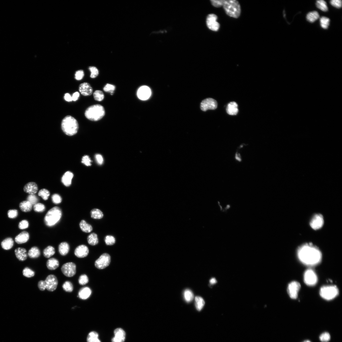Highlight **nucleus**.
Masks as SVG:
<instances>
[{"mask_svg":"<svg viewBox=\"0 0 342 342\" xmlns=\"http://www.w3.org/2000/svg\"><path fill=\"white\" fill-rule=\"evenodd\" d=\"M297 254L300 261L309 266L318 265L322 258V254L319 248L311 243H307L300 246Z\"/></svg>","mask_w":342,"mask_h":342,"instance_id":"obj_1","label":"nucleus"},{"mask_svg":"<svg viewBox=\"0 0 342 342\" xmlns=\"http://www.w3.org/2000/svg\"><path fill=\"white\" fill-rule=\"evenodd\" d=\"M61 127L64 132L69 136H72L76 134L79 129L77 120L70 115L66 116L63 120Z\"/></svg>","mask_w":342,"mask_h":342,"instance_id":"obj_2","label":"nucleus"},{"mask_svg":"<svg viewBox=\"0 0 342 342\" xmlns=\"http://www.w3.org/2000/svg\"><path fill=\"white\" fill-rule=\"evenodd\" d=\"M105 113L104 107L101 105L96 104L88 107L85 112V115L88 120L97 121L102 119Z\"/></svg>","mask_w":342,"mask_h":342,"instance_id":"obj_3","label":"nucleus"},{"mask_svg":"<svg viewBox=\"0 0 342 342\" xmlns=\"http://www.w3.org/2000/svg\"><path fill=\"white\" fill-rule=\"evenodd\" d=\"M223 6L225 13L229 16L237 18L240 16L241 6L236 0H224Z\"/></svg>","mask_w":342,"mask_h":342,"instance_id":"obj_4","label":"nucleus"},{"mask_svg":"<svg viewBox=\"0 0 342 342\" xmlns=\"http://www.w3.org/2000/svg\"><path fill=\"white\" fill-rule=\"evenodd\" d=\"M62 216V211L59 207H55L50 210L46 215L44 222L47 226H54L60 220Z\"/></svg>","mask_w":342,"mask_h":342,"instance_id":"obj_5","label":"nucleus"},{"mask_svg":"<svg viewBox=\"0 0 342 342\" xmlns=\"http://www.w3.org/2000/svg\"><path fill=\"white\" fill-rule=\"evenodd\" d=\"M339 291L337 287L334 285L324 286L321 287L320 295L324 299L327 301L332 300L339 295Z\"/></svg>","mask_w":342,"mask_h":342,"instance_id":"obj_6","label":"nucleus"},{"mask_svg":"<svg viewBox=\"0 0 342 342\" xmlns=\"http://www.w3.org/2000/svg\"><path fill=\"white\" fill-rule=\"evenodd\" d=\"M304 280L305 284L308 286L315 285L318 281V278L316 273L311 269L307 270L305 272Z\"/></svg>","mask_w":342,"mask_h":342,"instance_id":"obj_7","label":"nucleus"},{"mask_svg":"<svg viewBox=\"0 0 342 342\" xmlns=\"http://www.w3.org/2000/svg\"><path fill=\"white\" fill-rule=\"evenodd\" d=\"M111 262L110 255L105 253L101 255L95 262V265L97 268L100 269H104L107 267Z\"/></svg>","mask_w":342,"mask_h":342,"instance_id":"obj_8","label":"nucleus"},{"mask_svg":"<svg viewBox=\"0 0 342 342\" xmlns=\"http://www.w3.org/2000/svg\"><path fill=\"white\" fill-rule=\"evenodd\" d=\"M77 266L72 262H68L63 265L61 268V271L63 274L68 277H71L76 275Z\"/></svg>","mask_w":342,"mask_h":342,"instance_id":"obj_9","label":"nucleus"},{"mask_svg":"<svg viewBox=\"0 0 342 342\" xmlns=\"http://www.w3.org/2000/svg\"><path fill=\"white\" fill-rule=\"evenodd\" d=\"M300 284L297 281H293L289 284L287 287V292L290 298L295 299L298 297V293L301 288Z\"/></svg>","mask_w":342,"mask_h":342,"instance_id":"obj_10","label":"nucleus"},{"mask_svg":"<svg viewBox=\"0 0 342 342\" xmlns=\"http://www.w3.org/2000/svg\"><path fill=\"white\" fill-rule=\"evenodd\" d=\"M324 220L323 216L320 214H316L312 217L310 222L311 228L314 230L321 229L323 226Z\"/></svg>","mask_w":342,"mask_h":342,"instance_id":"obj_11","label":"nucleus"},{"mask_svg":"<svg viewBox=\"0 0 342 342\" xmlns=\"http://www.w3.org/2000/svg\"><path fill=\"white\" fill-rule=\"evenodd\" d=\"M218 17L213 14L209 15L206 19V24L208 28L212 31H216L220 28V25L217 21Z\"/></svg>","mask_w":342,"mask_h":342,"instance_id":"obj_12","label":"nucleus"},{"mask_svg":"<svg viewBox=\"0 0 342 342\" xmlns=\"http://www.w3.org/2000/svg\"><path fill=\"white\" fill-rule=\"evenodd\" d=\"M46 289L50 291H53L57 288L58 280L57 277L54 275H50L46 278L45 281Z\"/></svg>","mask_w":342,"mask_h":342,"instance_id":"obj_13","label":"nucleus"},{"mask_svg":"<svg viewBox=\"0 0 342 342\" xmlns=\"http://www.w3.org/2000/svg\"><path fill=\"white\" fill-rule=\"evenodd\" d=\"M217 107V103L214 99L211 98L203 100L201 104V108L203 111L208 110H214Z\"/></svg>","mask_w":342,"mask_h":342,"instance_id":"obj_14","label":"nucleus"},{"mask_svg":"<svg viewBox=\"0 0 342 342\" xmlns=\"http://www.w3.org/2000/svg\"><path fill=\"white\" fill-rule=\"evenodd\" d=\"M152 92L150 88L148 86L141 87L138 90L137 95L138 98L142 100H148L151 96Z\"/></svg>","mask_w":342,"mask_h":342,"instance_id":"obj_15","label":"nucleus"},{"mask_svg":"<svg viewBox=\"0 0 342 342\" xmlns=\"http://www.w3.org/2000/svg\"><path fill=\"white\" fill-rule=\"evenodd\" d=\"M89 252L88 248L85 245H82L78 246L74 251V255L79 258H84L87 257Z\"/></svg>","mask_w":342,"mask_h":342,"instance_id":"obj_16","label":"nucleus"},{"mask_svg":"<svg viewBox=\"0 0 342 342\" xmlns=\"http://www.w3.org/2000/svg\"><path fill=\"white\" fill-rule=\"evenodd\" d=\"M114 337L112 340V342H124L126 338L125 331L121 328H117L114 331Z\"/></svg>","mask_w":342,"mask_h":342,"instance_id":"obj_17","label":"nucleus"},{"mask_svg":"<svg viewBox=\"0 0 342 342\" xmlns=\"http://www.w3.org/2000/svg\"><path fill=\"white\" fill-rule=\"evenodd\" d=\"M79 90L81 94L85 96L91 95L93 92L92 87L89 84L87 83L81 84L79 86Z\"/></svg>","mask_w":342,"mask_h":342,"instance_id":"obj_18","label":"nucleus"},{"mask_svg":"<svg viewBox=\"0 0 342 342\" xmlns=\"http://www.w3.org/2000/svg\"><path fill=\"white\" fill-rule=\"evenodd\" d=\"M38 190L37 184L34 182H29L27 183L24 187V190L26 193L30 195H34L36 193Z\"/></svg>","mask_w":342,"mask_h":342,"instance_id":"obj_19","label":"nucleus"},{"mask_svg":"<svg viewBox=\"0 0 342 342\" xmlns=\"http://www.w3.org/2000/svg\"><path fill=\"white\" fill-rule=\"evenodd\" d=\"M91 293L92 291L90 288L84 287L79 291L77 297L82 300H86L90 296Z\"/></svg>","mask_w":342,"mask_h":342,"instance_id":"obj_20","label":"nucleus"},{"mask_svg":"<svg viewBox=\"0 0 342 342\" xmlns=\"http://www.w3.org/2000/svg\"><path fill=\"white\" fill-rule=\"evenodd\" d=\"M29 238V235L28 232L24 231L20 233L15 238L16 242L18 244H21L26 242Z\"/></svg>","mask_w":342,"mask_h":342,"instance_id":"obj_21","label":"nucleus"},{"mask_svg":"<svg viewBox=\"0 0 342 342\" xmlns=\"http://www.w3.org/2000/svg\"><path fill=\"white\" fill-rule=\"evenodd\" d=\"M15 252L17 258L20 261L26 260L28 257L26 250L24 248H17L15 250Z\"/></svg>","mask_w":342,"mask_h":342,"instance_id":"obj_22","label":"nucleus"},{"mask_svg":"<svg viewBox=\"0 0 342 342\" xmlns=\"http://www.w3.org/2000/svg\"><path fill=\"white\" fill-rule=\"evenodd\" d=\"M74 176L73 173L70 171L66 172L63 176L61 179V182L66 187L71 186L72 180Z\"/></svg>","mask_w":342,"mask_h":342,"instance_id":"obj_23","label":"nucleus"},{"mask_svg":"<svg viewBox=\"0 0 342 342\" xmlns=\"http://www.w3.org/2000/svg\"><path fill=\"white\" fill-rule=\"evenodd\" d=\"M226 111L227 113L231 115H235L238 112V105L236 102H231L227 106Z\"/></svg>","mask_w":342,"mask_h":342,"instance_id":"obj_24","label":"nucleus"},{"mask_svg":"<svg viewBox=\"0 0 342 342\" xmlns=\"http://www.w3.org/2000/svg\"><path fill=\"white\" fill-rule=\"evenodd\" d=\"M46 265L48 269L51 270H55L59 267V263L57 259L52 258L48 260Z\"/></svg>","mask_w":342,"mask_h":342,"instance_id":"obj_25","label":"nucleus"},{"mask_svg":"<svg viewBox=\"0 0 342 342\" xmlns=\"http://www.w3.org/2000/svg\"><path fill=\"white\" fill-rule=\"evenodd\" d=\"M70 249V245L66 242L61 243L59 245V252L62 256H64L67 255L69 252Z\"/></svg>","mask_w":342,"mask_h":342,"instance_id":"obj_26","label":"nucleus"},{"mask_svg":"<svg viewBox=\"0 0 342 342\" xmlns=\"http://www.w3.org/2000/svg\"><path fill=\"white\" fill-rule=\"evenodd\" d=\"M14 244L13 239L11 238H8L4 239L2 242L1 245L3 249L6 250H9L12 247Z\"/></svg>","mask_w":342,"mask_h":342,"instance_id":"obj_27","label":"nucleus"},{"mask_svg":"<svg viewBox=\"0 0 342 342\" xmlns=\"http://www.w3.org/2000/svg\"><path fill=\"white\" fill-rule=\"evenodd\" d=\"M32 204L28 201H24L20 202L19 208L22 211L25 212H30L32 209Z\"/></svg>","mask_w":342,"mask_h":342,"instance_id":"obj_28","label":"nucleus"},{"mask_svg":"<svg viewBox=\"0 0 342 342\" xmlns=\"http://www.w3.org/2000/svg\"><path fill=\"white\" fill-rule=\"evenodd\" d=\"M80 227L81 230L86 233H90L93 230L92 225L87 224L85 220L81 221L80 223Z\"/></svg>","mask_w":342,"mask_h":342,"instance_id":"obj_29","label":"nucleus"},{"mask_svg":"<svg viewBox=\"0 0 342 342\" xmlns=\"http://www.w3.org/2000/svg\"><path fill=\"white\" fill-rule=\"evenodd\" d=\"M320 17L317 11H313L307 14L306 18L308 21L313 23L316 21Z\"/></svg>","mask_w":342,"mask_h":342,"instance_id":"obj_30","label":"nucleus"},{"mask_svg":"<svg viewBox=\"0 0 342 342\" xmlns=\"http://www.w3.org/2000/svg\"><path fill=\"white\" fill-rule=\"evenodd\" d=\"M40 254V252L39 248L36 247H33L29 250L28 255L31 258H35L39 257Z\"/></svg>","mask_w":342,"mask_h":342,"instance_id":"obj_31","label":"nucleus"},{"mask_svg":"<svg viewBox=\"0 0 342 342\" xmlns=\"http://www.w3.org/2000/svg\"><path fill=\"white\" fill-rule=\"evenodd\" d=\"M88 243L92 245H95L99 243L98 236L95 233H92L89 235L87 238Z\"/></svg>","mask_w":342,"mask_h":342,"instance_id":"obj_32","label":"nucleus"},{"mask_svg":"<svg viewBox=\"0 0 342 342\" xmlns=\"http://www.w3.org/2000/svg\"><path fill=\"white\" fill-rule=\"evenodd\" d=\"M87 342H101L99 338V334L96 332L92 331L88 334Z\"/></svg>","mask_w":342,"mask_h":342,"instance_id":"obj_33","label":"nucleus"},{"mask_svg":"<svg viewBox=\"0 0 342 342\" xmlns=\"http://www.w3.org/2000/svg\"><path fill=\"white\" fill-rule=\"evenodd\" d=\"M90 214L92 218L96 219H100L104 217V214L102 212L97 209H92L90 212Z\"/></svg>","mask_w":342,"mask_h":342,"instance_id":"obj_34","label":"nucleus"},{"mask_svg":"<svg viewBox=\"0 0 342 342\" xmlns=\"http://www.w3.org/2000/svg\"><path fill=\"white\" fill-rule=\"evenodd\" d=\"M55 253V249L51 246H48L44 250L43 252L44 257L47 258H50Z\"/></svg>","mask_w":342,"mask_h":342,"instance_id":"obj_35","label":"nucleus"},{"mask_svg":"<svg viewBox=\"0 0 342 342\" xmlns=\"http://www.w3.org/2000/svg\"><path fill=\"white\" fill-rule=\"evenodd\" d=\"M205 304L203 299L200 297H196L195 298V305L196 309L199 311H201Z\"/></svg>","mask_w":342,"mask_h":342,"instance_id":"obj_36","label":"nucleus"},{"mask_svg":"<svg viewBox=\"0 0 342 342\" xmlns=\"http://www.w3.org/2000/svg\"><path fill=\"white\" fill-rule=\"evenodd\" d=\"M316 5L317 7L321 10L324 12L328 11V8L327 3L323 0H319L317 1Z\"/></svg>","mask_w":342,"mask_h":342,"instance_id":"obj_37","label":"nucleus"},{"mask_svg":"<svg viewBox=\"0 0 342 342\" xmlns=\"http://www.w3.org/2000/svg\"><path fill=\"white\" fill-rule=\"evenodd\" d=\"M330 20L329 18L325 17H321L320 19L321 26L324 29H327L330 25Z\"/></svg>","mask_w":342,"mask_h":342,"instance_id":"obj_38","label":"nucleus"},{"mask_svg":"<svg viewBox=\"0 0 342 342\" xmlns=\"http://www.w3.org/2000/svg\"><path fill=\"white\" fill-rule=\"evenodd\" d=\"M184 297L186 301L187 302H189L193 299L194 295L192 291L189 290L187 289L185 290L184 292Z\"/></svg>","mask_w":342,"mask_h":342,"instance_id":"obj_39","label":"nucleus"},{"mask_svg":"<svg viewBox=\"0 0 342 342\" xmlns=\"http://www.w3.org/2000/svg\"><path fill=\"white\" fill-rule=\"evenodd\" d=\"M50 195L49 191L46 189L40 190L38 192V195L41 197L44 200H47L48 199Z\"/></svg>","mask_w":342,"mask_h":342,"instance_id":"obj_40","label":"nucleus"},{"mask_svg":"<svg viewBox=\"0 0 342 342\" xmlns=\"http://www.w3.org/2000/svg\"><path fill=\"white\" fill-rule=\"evenodd\" d=\"M62 287L64 291L68 292H72L74 289L72 284L69 281L65 282L63 285Z\"/></svg>","mask_w":342,"mask_h":342,"instance_id":"obj_41","label":"nucleus"},{"mask_svg":"<svg viewBox=\"0 0 342 342\" xmlns=\"http://www.w3.org/2000/svg\"><path fill=\"white\" fill-rule=\"evenodd\" d=\"M93 95L95 100L98 101H102L104 98L103 92L100 90L95 91Z\"/></svg>","mask_w":342,"mask_h":342,"instance_id":"obj_42","label":"nucleus"},{"mask_svg":"<svg viewBox=\"0 0 342 342\" xmlns=\"http://www.w3.org/2000/svg\"><path fill=\"white\" fill-rule=\"evenodd\" d=\"M330 339V335L329 333L327 332H325L321 334L319 337L320 340L322 342H329Z\"/></svg>","mask_w":342,"mask_h":342,"instance_id":"obj_43","label":"nucleus"},{"mask_svg":"<svg viewBox=\"0 0 342 342\" xmlns=\"http://www.w3.org/2000/svg\"><path fill=\"white\" fill-rule=\"evenodd\" d=\"M33 209L37 212H43L45 209L44 205L41 203H38L34 205Z\"/></svg>","mask_w":342,"mask_h":342,"instance_id":"obj_44","label":"nucleus"},{"mask_svg":"<svg viewBox=\"0 0 342 342\" xmlns=\"http://www.w3.org/2000/svg\"><path fill=\"white\" fill-rule=\"evenodd\" d=\"M24 276L27 278L33 277L35 275V273L28 268H25L23 271Z\"/></svg>","mask_w":342,"mask_h":342,"instance_id":"obj_45","label":"nucleus"},{"mask_svg":"<svg viewBox=\"0 0 342 342\" xmlns=\"http://www.w3.org/2000/svg\"><path fill=\"white\" fill-rule=\"evenodd\" d=\"M88 278L86 275H81L78 279L79 283L81 285H85L88 283Z\"/></svg>","mask_w":342,"mask_h":342,"instance_id":"obj_46","label":"nucleus"},{"mask_svg":"<svg viewBox=\"0 0 342 342\" xmlns=\"http://www.w3.org/2000/svg\"><path fill=\"white\" fill-rule=\"evenodd\" d=\"M27 201L29 202L32 205L38 203L39 199L35 195H30L27 198Z\"/></svg>","mask_w":342,"mask_h":342,"instance_id":"obj_47","label":"nucleus"},{"mask_svg":"<svg viewBox=\"0 0 342 342\" xmlns=\"http://www.w3.org/2000/svg\"><path fill=\"white\" fill-rule=\"evenodd\" d=\"M105 241L107 245H111L115 244V239L113 236L107 235L105 238Z\"/></svg>","mask_w":342,"mask_h":342,"instance_id":"obj_48","label":"nucleus"},{"mask_svg":"<svg viewBox=\"0 0 342 342\" xmlns=\"http://www.w3.org/2000/svg\"><path fill=\"white\" fill-rule=\"evenodd\" d=\"M89 69L91 72L90 77L92 78L97 77L99 74V72L97 68L94 67H90Z\"/></svg>","mask_w":342,"mask_h":342,"instance_id":"obj_49","label":"nucleus"},{"mask_svg":"<svg viewBox=\"0 0 342 342\" xmlns=\"http://www.w3.org/2000/svg\"><path fill=\"white\" fill-rule=\"evenodd\" d=\"M115 89V87L114 85L107 84L104 87V90L106 92L110 93L111 94L113 95Z\"/></svg>","mask_w":342,"mask_h":342,"instance_id":"obj_50","label":"nucleus"},{"mask_svg":"<svg viewBox=\"0 0 342 342\" xmlns=\"http://www.w3.org/2000/svg\"><path fill=\"white\" fill-rule=\"evenodd\" d=\"M52 200L53 203L55 204L60 203L62 202V198L58 194H55L52 196Z\"/></svg>","mask_w":342,"mask_h":342,"instance_id":"obj_51","label":"nucleus"},{"mask_svg":"<svg viewBox=\"0 0 342 342\" xmlns=\"http://www.w3.org/2000/svg\"><path fill=\"white\" fill-rule=\"evenodd\" d=\"M92 162L90 157L87 155L84 156L82 159L81 163L87 166H91Z\"/></svg>","mask_w":342,"mask_h":342,"instance_id":"obj_52","label":"nucleus"},{"mask_svg":"<svg viewBox=\"0 0 342 342\" xmlns=\"http://www.w3.org/2000/svg\"><path fill=\"white\" fill-rule=\"evenodd\" d=\"M210 2L212 5L215 7L218 8L223 6L224 0H212Z\"/></svg>","mask_w":342,"mask_h":342,"instance_id":"obj_53","label":"nucleus"},{"mask_svg":"<svg viewBox=\"0 0 342 342\" xmlns=\"http://www.w3.org/2000/svg\"><path fill=\"white\" fill-rule=\"evenodd\" d=\"M84 76V71L82 70H79L75 73V78L77 80H81L83 79Z\"/></svg>","mask_w":342,"mask_h":342,"instance_id":"obj_54","label":"nucleus"},{"mask_svg":"<svg viewBox=\"0 0 342 342\" xmlns=\"http://www.w3.org/2000/svg\"><path fill=\"white\" fill-rule=\"evenodd\" d=\"M29 227V222L26 220H23L20 222L18 225V228L21 229H24Z\"/></svg>","mask_w":342,"mask_h":342,"instance_id":"obj_55","label":"nucleus"},{"mask_svg":"<svg viewBox=\"0 0 342 342\" xmlns=\"http://www.w3.org/2000/svg\"><path fill=\"white\" fill-rule=\"evenodd\" d=\"M8 217L12 219L15 218L18 215V211L16 209L10 210L8 212Z\"/></svg>","mask_w":342,"mask_h":342,"instance_id":"obj_56","label":"nucleus"},{"mask_svg":"<svg viewBox=\"0 0 342 342\" xmlns=\"http://www.w3.org/2000/svg\"><path fill=\"white\" fill-rule=\"evenodd\" d=\"M330 3L333 6L337 8H340L342 6V1L340 0H332Z\"/></svg>","mask_w":342,"mask_h":342,"instance_id":"obj_57","label":"nucleus"},{"mask_svg":"<svg viewBox=\"0 0 342 342\" xmlns=\"http://www.w3.org/2000/svg\"><path fill=\"white\" fill-rule=\"evenodd\" d=\"M38 286L41 291H44L46 289V284L45 281L41 280L38 284Z\"/></svg>","mask_w":342,"mask_h":342,"instance_id":"obj_58","label":"nucleus"},{"mask_svg":"<svg viewBox=\"0 0 342 342\" xmlns=\"http://www.w3.org/2000/svg\"><path fill=\"white\" fill-rule=\"evenodd\" d=\"M95 158L99 165H102L103 163H104V159L101 155L99 154L96 155Z\"/></svg>","mask_w":342,"mask_h":342,"instance_id":"obj_59","label":"nucleus"},{"mask_svg":"<svg viewBox=\"0 0 342 342\" xmlns=\"http://www.w3.org/2000/svg\"><path fill=\"white\" fill-rule=\"evenodd\" d=\"M64 98L65 100L67 102H71L73 100L72 97L70 94L68 93H66L65 94Z\"/></svg>","mask_w":342,"mask_h":342,"instance_id":"obj_60","label":"nucleus"},{"mask_svg":"<svg viewBox=\"0 0 342 342\" xmlns=\"http://www.w3.org/2000/svg\"><path fill=\"white\" fill-rule=\"evenodd\" d=\"M80 94L78 92H76L73 94L72 97V100L74 101H76L78 99L79 97Z\"/></svg>","mask_w":342,"mask_h":342,"instance_id":"obj_61","label":"nucleus"},{"mask_svg":"<svg viewBox=\"0 0 342 342\" xmlns=\"http://www.w3.org/2000/svg\"><path fill=\"white\" fill-rule=\"evenodd\" d=\"M210 282L211 284H214L216 283L217 281L215 278H212L210 280Z\"/></svg>","mask_w":342,"mask_h":342,"instance_id":"obj_62","label":"nucleus"},{"mask_svg":"<svg viewBox=\"0 0 342 342\" xmlns=\"http://www.w3.org/2000/svg\"><path fill=\"white\" fill-rule=\"evenodd\" d=\"M303 342H311V341L309 340H306L304 341Z\"/></svg>","mask_w":342,"mask_h":342,"instance_id":"obj_63","label":"nucleus"}]
</instances>
